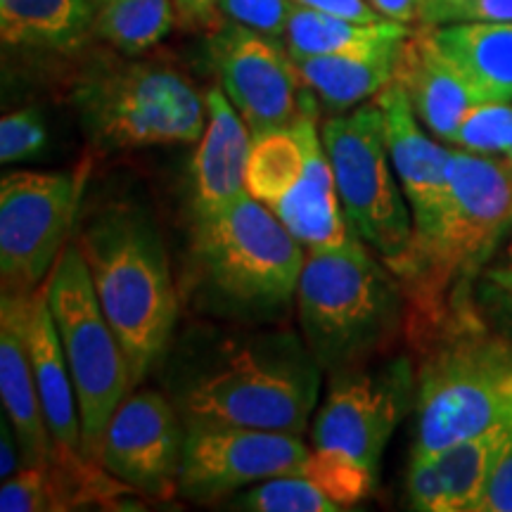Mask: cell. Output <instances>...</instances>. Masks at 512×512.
<instances>
[{
  "mask_svg": "<svg viewBox=\"0 0 512 512\" xmlns=\"http://www.w3.org/2000/svg\"><path fill=\"white\" fill-rule=\"evenodd\" d=\"M31 294L3 292L0 299V396L15 427L24 465H48L57 456L48 430L29 349Z\"/></svg>",
  "mask_w": 512,
  "mask_h": 512,
  "instance_id": "cell-16",
  "label": "cell"
},
{
  "mask_svg": "<svg viewBox=\"0 0 512 512\" xmlns=\"http://www.w3.org/2000/svg\"><path fill=\"white\" fill-rule=\"evenodd\" d=\"M401 46L403 41H394L354 53L306 57L297 60V67L318 102L332 112H347L394 81Z\"/></svg>",
  "mask_w": 512,
  "mask_h": 512,
  "instance_id": "cell-21",
  "label": "cell"
},
{
  "mask_svg": "<svg viewBox=\"0 0 512 512\" xmlns=\"http://www.w3.org/2000/svg\"><path fill=\"white\" fill-rule=\"evenodd\" d=\"M19 456H22V448H19L15 427L8 415H3L0 420V477L10 479L19 472Z\"/></svg>",
  "mask_w": 512,
  "mask_h": 512,
  "instance_id": "cell-38",
  "label": "cell"
},
{
  "mask_svg": "<svg viewBox=\"0 0 512 512\" xmlns=\"http://www.w3.org/2000/svg\"><path fill=\"white\" fill-rule=\"evenodd\" d=\"M467 3L470 0H425L418 24L420 27H444V24H451Z\"/></svg>",
  "mask_w": 512,
  "mask_h": 512,
  "instance_id": "cell-40",
  "label": "cell"
},
{
  "mask_svg": "<svg viewBox=\"0 0 512 512\" xmlns=\"http://www.w3.org/2000/svg\"><path fill=\"white\" fill-rule=\"evenodd\" d=\"M496 278H498V283H501L503 287H508V292L512 294V271H508V273H496Z\"/></svg>",
  "mask_w": 512,
  "mask_h": 512,
  "instance_id": "cell-41",
  "label": "cell"
},
{
  "mask_svg": "<svg viewBox=\"0 0 512 512\" xmlns=\"http://www.w3.org/2000/svg\"><path fill=\"white\" fill-rule=\"evenodd\" d=\"M185 430L166 396L131 392L107 420L98 463L140 494L169 501L178 494Z\"/></svg>",
  "mask_w": 512,
  "mask_h": 512,
  "instance_id": "cell-14",
  "label": "cell"
},
{
  "mask_svg": "<svg viewBox=\"0 0 512 512\" xmlns=\"http://www.w3.org/2000/svg\"><path fill=\"white\" fill-rule=\"evenodd\" d=\"M46 287L79 401L83 453L98 463L107 420L133 392L131 368L117 332L102 311L91 271L74 240H69L57 256Z\"/></svg>",
  "mask_w": 512,
  "mask_h": 512,
  "instance_id": "cell-8",
  "label": "cell"
},
{
  "mask_svg": "<svg viewBox=\"0 0 512 512\" xmlns=\"http://www.w3.org/2000/svg\"><path fill=\"white\" fill-rule=\"evenodd\" d=\"M475 512H512V448L486 482Z\"/></svg>",
  "mask_w": 512,
  "mask_h": 512,
  "instance_id": "cell-34",
  "label": "cell"
},
{
  "mask_svg": "<svg viewBox=\"0 0 512 512\" xmlns=\"http://www.w3.org/2000/svg\"><path fill=\"white\" fill-rule=\"evenodd\" d=\"M411 34L413 29L408 24L394 22V19L363 24L299 5L287 22L283 38L287 53L297 62L306 57L354 53V50L377 48L384 43L406 41Z\"/></svg>",
  "mask_w": 512,
  "mask_h": 512,
  "instance_id": "cell-26",
  "label": "cell"
},
{
  "mask_svg": "<svg viewBox=\"0 0 512 512\" xmlns=\"http://www.w3.org/2000/svg\"><path fill=\"white\" fill-rule=\"evenodd\" d=\"M453 145L475 155H505L512 147V102H479L465 114Z\"/></svg>",
  "mask_w": 512,
  "mask_h": 512,
  "instance_id": "cell-31",
  "label": "cell"
},
{
  "mask_svg": "<svg viewBox=\"0 0 512 512\" xmlns=\"http://www.w3.org/2000/svg\"><path fill=\"white\" fill-rule=\"evenodd\" d=\"M339 200L354 233L396 271L413 240V216L389 157L377 102L320 126Z\"/></svg>",
  "mask_w": 512,
  "mask_h": 512,
  "instance_id": "cell-9",
  "label": "cell"
},
{
  "mask_svg": "<svg viewBox=\"0 0 512 512\" xmlns=\"http://www.w3.org/2000/svg\"><path fill=\"white\" fill-rule=\"evenodd\" d=\"M297 316L320 368L337 373L387 349L406 323L408 304L387 261L354 233L339 247L309 249Z\"/></svg>",
  "mask_w": 512,
  "mask_h": 512,
  "instance_id": "cell-4",
  "label": "cell"
},
{
  "mask_svg": "<svg viewBox=\"0 0 512 512\" xmlns=\"http://www.w3.org/2000/svg\"><path fill=\"white\" fill-rule=\"evenodd\" d=\"M271 211L309 249L339 247L351 238L330 157L318 128L309 138L304 176L283 200L273 204Z\"/></svg>",
  "mask_w": 512,
  "mask_h": 512,
  "instance_id": "cell-20",
  "label": "cell"
},
{
  "mask_svg": "<svg viewBox=\"0 0 512 512\" xmlns=\"http://www.w3.org/2000/svg\"><path fill=\"white\" fill-rule=\"evenodd\" d=\"M233 508L254 512H339L344 510L328 491L309 477L292 475L271 477L249 486L245 494L233 498Z\"/></svg>",
  "mask_w": 512,
  "mask_h": 512,
  "instance_id": "cell-28",
  "label": "cell"
},
{
  "mask_svg": "<svg viewBox=\"0 0 512 512\" xmlns=\"http://www.w3.org/2000/svg\"><path fill=\"white\" fill-rule=\"evenodd\" d=\"M74 242L124 349L133 389H138L169 347L178 318V294L162 233L143 209L117 204L91 216Z\"/></svg>",
  "mask_w": 512,
  "mask_h": 512,
  "instance_id": "cell-3",
  "label": "cell"
},
{
  "mask_svg": "<svg viewBox=\"0 0 512 512\" xmlns=\"http://www.w3.org/2000/svg\"><path fill=\"white\" fill-rule=\"evenodd\" d=\"M46 121L38 107H22L0 119V162L17 164L46 147Z\"/></svg>",
  "mask_w": 512,
  "mask_h": 512,
  "instance_id": "cell-32",
  "label": "cell"
},
{
  "mask_svg": "<svg viewBox=\"0 0 512 512\" xmlns=\"http://www.w3.org/2000/svg\"><path fill=\"white\" fill-rule=\"evenodd\" d=\"M302 247L247 190L226 207L195 216L192 256L202 283L238 316L275 320L297 302Z\"/></svg>",
  "mask_w": 512,
  "mask_h": 512,
  "instance_id": "cell-6",
  "label": "cell"
},
{
  "mask_svg": "<svg viewBox=\"0 0 512 512\" xmlns=\"http://www.w3.org/2000/svg\"><path fill=\"white\" fill-rule=\"evenodd\" d=\"M93 3H95V8H100V5L107 3V0H93Z\"/></svg>",
  "mask_w": 512,
  "mask_h": 512,
  "instance_id": "cell-43",
  "label": "cell"
},
{
  "mask_svg": "<svg viewBox=\"0 0 512 512\" xmlns=\"http://www.w3.org/2000/svg\"><path fill=\"white\" fill-rule=\"evenodd\" d=\"M413 342L420 356L413 453H437L512 422V342L491 330L472 304L460 306Z\"/></svg>",
  "mask_w": 512,
  "mask_h": 512,
  "instance_id": "cell-2",
  "label": "cell"
},
{
  "mask_svg": "<svg viewBox=\"0 0 512 512\" xmlns=\"http://www.w3.org/2000/svg\"><path fill=\"white\" fill-rule=\"evenodd\" d=\"M176 24L183 29H216L219 27V0H174Z\"/></svg>",
  "mask_w": 512,
  "mask_h": 512,
  "instance_id": "cell-36",
  "label": "cell"
},
{
  "mask_svg": "<svg viewBox=\"0 0 512 512\" xmlns=\"http://www.w3.org/2000/svg\"><path fill=\"white\" fill-rule=\"evenodd\" d=\"M512 448V422L460 439L427 456L437 475L441 512H475L486 482Z\"/></svg>",
  "mask_w": 512,
  "mask_h": 512,
  "instance_id": "cell-23",
  "label": "cell"
},
{
  "mask_svg": "<svg viewBox=\"0 0 512 512\" xmlns=\"http://www.w3.org/2000/svg\"><path fill=\"white\" fill-rule=\"evenodd\" d=\"M320 363L304 337L264 332L226 349L185 384V425L249 427L302 434L318 406Z\"/></svg>",
  "mask_w": 512,
  "mask_h": 512,
  "instance_id": "cell-5",
  "label": "cell"
},
{
  "mask_svg": "<svg viewBox=\"0 0 512 512\" xmlns=\"http://www.w3.org/2000/svg\"><path fill=\"white\" fill-rule=\"evenodd\" d=\"M0 510L3 512H46L72 510L67 484L60 467L24 465L0 486Z\"/></svg>",
  "mask_w": 512,
  "mask_h": 512,
  "instance_id": "cell-30",
  "label": "cell"
},
{
  "mask_svg": "<svg viewBox=\"0 0 512 512\" xmlns=\"http://www.w3.org/2000/svg\"><path fill=\"white\" fill-rule=\"evenodd\" d=\"M176 24L174 0H107L95 12L93 34L124 55H143Z\"/></svg>",
  "mask_w": 512,
  "mask_h": 512,
  "instance_id": "cell-27",
  "label": "cell"
},
{
  "mask_svg": "<svg viewBox=\"0 0 512 512\" xmlns=\"http://www.w3.org/2000/svg\"><path fill=\"white\" fill-rule=\"evenodd\" d=\"M299 8L294 0H219V12L228 22L283 38L292 12Z\"/></svg>",
  "mask_w": 512,
  "mask_h": 512,
  "instance_id": "cell-33",
  "label": "cell"
},
{
  "mask_svg": "<svg viewBox=\"0 0 512 512\" xmlns=\"http://www.w3.org/2000/svg\"><path fill=\"white\" fill-rule=\"evenodd\" d=\"M432 31L484 102H512V22H453Z\"/></svg>",
  "mask_w": 512,
  "mask_h": 512,
  "instance_id": "cell-24",
  "label": "cell"
},
{
  "mask_svg": "<svg viewBox=\"0 0 512 512\" xmlns=\"http://www.w3.org/2000/svg\"><path fill=\"white\" fill-rule=\"evenodd\" d=\"M318 112L302 114L294 124L252 133L245 183L247 192L266 204H278L304 176L309 138L318 128Z\"/></svg>",
  "mask_w": 512,
  "mask_h": 512,
  "instance_id": "cell-25",
  "label": "cell"
},
{
  "mask_svg": "<svg viewBox=\"0 0 512 512\" xmlns=\"http://www.w3.org/2000/svg\"><path fill=\"white\" fill-rule=\"evenodd\" d=\"M373 100L382 110L389 157L411 207V247L420 245L430 238L444 216L451 195L453 150L441 147L427 136L411 100L396 81L387 83Z\"/></svg>",
  "mask_w": 512,
  "mask_h": 512,
  "instance_id": "cell-15",
  "label": "cell"
},
{
  "mask_svg": "<svg viewBox=\"0 0 512 512\" xmlns=\"http://www.w3.org/2000/svg\"><path fill=\"white\" fill-rule=\"evenodd\" d=\"M415 396L408 358L377 368L366 363L332 373L330 389L313 420V446L349 453L377 477L384 446Z\"/></svg>",
  "mask_w": 512,
  "mask_h": 512,
  "instance_id": "cell-11",
  "label": "cell"
},
{
  "mask_svg": "<svg viewBox=\"0 0 512 512\" xmlns=\"http://www.w3.org/2000/svg\"><path fill=\"white\" fill-rule=\"evenodd\" d=\"M294 3L318 12H328V15H335V17L351 19V22L375 24L387 19L375 10L368 0H294Z\"/></svg>",
  "mask_w": 512,
  "mask_h": 512,
  "instance_id": "cell-35",
  "label": "cell"
},
{
  "mask_svg": "<svg viewBox=\"0 0 512 512\" xmlns=\"http://www.w3.org/2000/svg\"><path fill=\"white\" fill-rule=\"evenodd\" d=\"M81 124L102 150L195 143L207 126V98L162 62L114 64L86 76L74 93Z\"/></svg>",
  "mask_w": 512,
  "mask_h": 512,
  "instance_id": "cell-7",
  "label": "cell"
},
{
  "mask_svg": "<svg viewBox=\"0 0 512 512\" xmlns=\"http://www.w3.org/2000/svg\"><path fill=\"white\" fill-rule=\"evenodd\" d=\"M83 178L67 171H10L0 181L3 292L31 294L67 247Z\"/></svg>",
  "mask_w": 512,
  "mask_h": 512,
  "instance_id": "cell-10",
  "label": "cell"
},
{
  "mask_svg": "<svg viewBox=\"0 0 512 512\" xmlns=\"http://www.w3.org/2000/svg\"><path fill=\"white\" fill-rule=\"evenodd\" d=\"M178 494L197 503L292 475L309 458L302 434L249 430V427L185 425Z\"/></svg>",
  "mask_w": 512,
  "mask_h": 512,
  "instance_id": "cell-13",
  "label": "cell"
},
{
  "mask_svg": "<svg viewBox=\"0 0 512 512\" xmlns=\"http://www.w3.org/2000/svg\"><path fill=\"white\" fill-rule=\"evenodd\" d=\"M207 126L190 166L192 211L195 216L226 207L247 190L245 171L252 131L223 88H209Z\"/></svg>",
  "mask_w": 512,
  "mask_h": 512,
  "instance_id": "cell-18",
  "label": "cell"
},
{
  "mask_svg": "<svg viewBox=\"0 0 512 512\" xmlns=\"http://www.w3.org/2000/svg\"><path fill=\"white\" fill-rule=\"evenodd\" d=\"M93 0H0V36L8 48L69 53L93 34Z\"/></svg>",
  "mask_w": 512,
  "mask_h": 512,
  "instance_id": "cell-22",
  "label": "cell"
},
{
  "mask_svg": "<svg viewBox=\"0 0 512 512\" xmlns=\"http://www.w3.org/2000/svg\"><path fill=\"white\" fill-rule=\"evenodd\" d=\"M394 81L408 95L422 126L446 143H453L465 114L484 102L458 64L439 48L432 27H420L403 41Z\"/></svg>",
  "mask_w": 512,
  "mask_h": 512,
  "instance_id": "cell-17",
  "label": "cell"
},
{
  "mask_svg": "<svg viewBox=\"0 0 512 512\" xmlns=\"http://www.w3.org/2000/svg\"><path fill=\"white\" fill-rule=\"evenodd\" d=\"M27 337L38 394H41L43 413H46L48 430L53 434L57 451L62 456H86L83 453L79 401H76L72 373H69L67 356H64L53 311L48 304L46 283L31 292Z\"/></svg>",
  "mask_w": 512,
  "mask_h": 512,
  "instance_id": "cell-19",
  "label": "cell"
},
{
  "mask_svg": "<svg viewBox=\"0 0 512 512\" xmlns=\"http://www.w3.org/2000/svg\"><path fill=\"white\" fill-rule=\"evenodd\" d=\"M505 254H508V261H510V271H512V238H510V242H508V252H505Z\"/></svg>",
  "mask_w": 512,
  "mask_h": 512,
  "instance_id": "cell-42",
  "label": "cell"
},
{
  "mask_svg": "<svg viewBox=\"0 0 512 512\" xmlns=\"http://www.w3.org/2000/svg\"><path fill=\"white\" fill-rule=\"evenodd\" d=\"M299 475L309 477L320 489L328 491L344 510L373 494L377 477L349 453L316 448L299 467Z\"/></svg>",
  "mask_w": 512,
  "mask_h": 512,
  "instance_id": "cell-29",
  "label": "cell"
},
{
  "mask_svg": "<svg viewBox=\"0 0 512 512\" xmlns=\"http://www.w3.org/2000/svg\"><path fill=\"white\" fill-rule=\"evenodd\" d=\"M373 8L387 19L401 24H418L422 8H425V0H368Z\"/></svg>",
  "mask_w": 512,
  "mask_h": 512,
  "instance_id": "cell-39",
  "label": "cell"
},
{
  "mask_svg": "<svg viewBox=\"0 0 512 512\" xmlns=\"http://www.w3.org/2000/svg\"><path fill=\"white\" fill-rule=\"evenodd\" d=\"M209 50L223 93L252 133L290 126L302 114L318 112L316 93L278 38L228 22L214 29Z\"/></svg>",
  "mask_w": 512,
  "mask_h": 512,
  "instance_id": "cell-12",
  "label": "cell"
},
{
  "mask_svg": "<svg viewBox=\"0 0 512 512\" xmlns=\"http://www.w3.org/2000/svg\"><path fill=\"white\" fill-rule=\"evenodd\" d=\"M512 228V166L505 159L453 150L451 195L434 233L396 268L406 294L411 337L437 328L470 304V285Z\"/></svg>",
  "mask_w": 512,
  "mask_h": 512,
  "instance_id": "cell-1",
  "label": "cell"
},
{
  "mask_svg": "<svg viewBox=\"0 0 512 512\" xmlns=\"http://www.w3.org/2000/svg\"><path fill=\"white\" fill-rule=\"evenodd\" d=\"M453 22L508 24L512 22V0H470Z\"/></svg>",
  "mask_w": 512,
  "mask_h": 512,
  "instance_id": "cell-37",
  "label": "cell"
}]
</instances>
